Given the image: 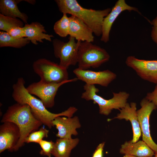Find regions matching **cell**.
Listing matches in <instances>:
<instances>
[{
	"instance_id": "cell-1",
	"label": "cell",
	"mask_w": 157,
	"mask_h": 157,
	"mask_svg": "<svg viewBox=\"0 0 157 157\" xmlns=\"http://www.w3.org/2000/svg\"><path fill=\"white\" fill-rule=\"evenodd\" d=\"M25 83L23 78L17 79L16 82L13 85V98L17 103L28 105L35 117L49 129L54 126L52 122L56 117L62 116L72 117L77 111V109L76 107L71 106L60 113H54L50 112L47 109L40 99L28 92L25 87Z\"/></svg>"
},
{
	"instance_id": "cell-2",
	"label": "cell",
	"mask_w": 157,
	"mask_h": 157,
	"mask_svg": "<svg viewBox=\"0 0 157 157\" xmlns=\"http://www.w3.org/2000/svg\"><path fill=\"white\" fill-rule=\"evenodd\" d=\"M7 122L15 124L20 131V136L14 148L15 151L24 145L26 138L31 133L37 130L42 124L33 114L28 105L17 103L8 107L3 114L1 122Z\"/></svg>"
},
{
	"instance_id": "cell-3",
	"label": "cell",
	"mask_w": 157,
	"mask_h": 157,
	"mask_svg": "<svg viewBox=\"0 0 157 157\" xmlns=\"http://www.w3.org/2000/svg\"><path fill=\"white\" fill-rule=\"evenodd\" d=\"M55 1L61 13L76 17L86 24L96 36L101 35L104 19L111 11V8L102 10L85 8L76 0H56Z\"/></svg>"
},
{
	"instance_id": "cell-4",
	"label": "cell",
	"mask_w": 157,
	"mask_h": 157,
	"mask_svg": "<svg viewBox=\"0 0 157 157\" xmlns=\"http://www.w3.org/2000/svg\"><path fill=\"white\" fill-rule=\"evenodd\" d=\"M83 88L85 91L82 94L81 98L87 101L92 100L94 104H97L99 106V113L105 115H108L113 109L120 110V108H124L130 95L125 91L117 93L113 92V97L107 99L97 94L99 90L94 85L85 84Z\"/></svg>"
},
{
	"instance_id": "cell-5",
	"label": "cell",
	"mask_w": 157,
	"mask_h": 157,
	"mask_svg": "<svg viewBox=\"0 0 157 157\" xmlns=\"http://www.w3.org/2000/svg\"><path fill=\"white\" fill-rule=\"evenodd\" d=\"M92 43H80L77 58L79 69L87 70L90 67L98 68L110 59V55L106 50Z\"/></svg>"
},
{
	"instance_id": "cell-6",
	"label": "cell",
	"mask_w": 157,
	"mask_h": 157,
	"mask_svg": "<svg viewBox=\"0 0 157 157\" xmlns=\"http://www.w3.org/2000/svg\"><path fill=\"white\" fill-rule=\"evenodd\" d=\"M33 68L40 77V81L44 83H59L69 79L67 69L45 58H40L35 61Z\"/></svg>"
},
{
	"instance_id": "cell-7",
	"label": "cell",
	"mask_w": 157,
	"mask_h": 157,
	"mask_svg": "<svg viewBox=\"0 0 157 157\" xmlns=\"http://www.w3.org/2000/svg\"><path fill=\"white\" fill-rule=\"evenodd\" d=\"M75 40L70 36L67 42L57 38L52 41L54 56L60 59V65L67 69L70 65L77 63V54L81 41L76 42Z\"/></svg>"
},
{
	"instance_id": "cell-8",
	"label": "cell",
	"mask_w": 157,
	"mask_h": 157,
	"mask_svg": "<svg viewBox=\"0 0 157 157\" xmlns=\"http://www.w3.org/2000/svg\"><path fill=\"white\" fill-rule=\"evenodd\" d=\"M78 80L75 78L59 83H47L40 81L34 82L26 88L31 95L38 97L47 108H51L55 104V98L60 87L66 83L74 82Z\"/></svg>"
},
{
	"instance_id": "cell-9",
	"label": "cell",
	"mask_w": 157,
	"mask_h": 157,
	"mask_svg": "<svg viewBox=\"0 0 157 157\" xmlns=\"http://www.w3.org/2000/svg\"><path fill=\"white\" fill-rule=\"evenodd\" d=\"M140 104L141 108L137 110V114L142 140L156 153L157 152V144L153 140L150 135L149 119L151 113L157 107L145 97L142 99Z\"/></svg>"
},
{
	"instance_id": "cell-10",
	"label": "cell",
	"mask_w": 157,
	"mask_h": 157,
	"mask_svg": "<svg viewBox=\"0 0 157 157\" xmlns=\"http://www.w3.org/2000/svg\"><path fill=\"white\" fill-rule=\"evenodd\" d=\"M125 63L141 78L157 85V60L140 59L129 56L126 58Z\"/></svg>"
},
{
	"instance_id": "cell-11",
	"label": "cell",
	"mask_w": 157,
	"mask_h": 157,
	"mask_svg": "<svg viewBox=\"0 0 157 157\" xmlns=\"http://www.w3.org/2000/svg\"><path fill=\"white\" fill-rule=\"evenodd\" d=\"M78 80L88 85L98 84L107 87L117 77L116 74L107 69L103 71H94L76 68L73 71Z\"/></svg>"
},
{
	"instance_id": "cell-12",
	"label": "cell",
	"mask_w": 157,
	"mask_h": 157,
	"mask_svg": "<svg viewBox=\"0 0 157 157\" xmlns=\"http://www.w3.org/2000/svg\"><path fill=\"white\" fill-rule=\"evenodd\" d=\"M133 11L141 15L138 9L128 5L125 0H118L111 8L109 14L104 19L101 40L105 43L109 40V35L112 26L119 15L123 11Z\"/></svg>"
},
{
	"instance_id": "cell-13",
	"label": "cell",
	"mask_w": 157,
	"mask_h": 157,
	"mask_svg": "<svg viewBox=\"0 0 157 157\" xmlns=\"http://www.w3.org/2000/svg\"><path fill=\"white\" fill-rule=\"evenodd\" d=\"M20 136L18 126L13 122H7L0 126V153L8 150L14 151Z\"/></svg>"
},
{
	"instance_id": "cell-14",
	"label": "cell",
	"mask_w": 157,
	"mask_h": 157,
	"mask_svg": "<svg viewBox=\"0 0 157 157\" xmlns=\"http://www.w3.org/2000/svg\"><path fill=\"white\" fill-rule=\"evenodd\" d=\"M52 124L58 130L56 137L60 138H72V135H78L76 129L81 127L78 118L76 116L73 117L58 116L53 121Z\"/></svg>"
},
{
	"instance_id": "cell-15",
	"label": "cell",
	"mask_w": 157,
	"mask_h": 157,
	"mask_svg": "<svg viewBox=\"0 0 157 157\" xmlns=\"http://www.w3.org/2000/svg\"><path fill=\"white\" fill-rule=\"evenodd\" d=\"M69 19V34L77 41L92 42L94 37L92 30L83 21L71 15Z\"/></svg>"
},
{
	"instance_id": "cell-16",
	"label": "cell",
	"mask_w": 157,
	"mask_h": 157,
	"mask_svg": "<svg viewBox=\"0 0 157 157\" xmlns=\"http://www.w3.org/2000/svg\"><path fill=\"white\" fill-rule=\"evenodd\" d=\"M119 110L120 113L117 114L116 117L112 119H109L108 121L114 119L129 120L132 124L133 132V138L131 141L133 143L137 142L141 135V131L137 114L136 103L132 102L129 104L127 103L125 106Z\"/></svg>"
},
{
	"instance_id": "cell-17",
	"label": "cell",
	"mask_w": 157,
	"mask_h": 157,
	"mask_svg": "<svg viewBox=\"0 0 157 157\" xmlns=\"http://www.w3.org/2000/svg\"><path fill=\"white\" fill-rule=\"evenodd\" d=\"M26 38H27L33 44L37 45L38 42H43V40L51 41V35L45 33L46 31L44 26L38 22L26 24L23 27Z\"/></svg>"
},
{
	"instance_id": "cell-18",
	"label": "cell",
	"mask_w": 157,
	"mask_h": 157,
	"mask_svg": "<svg viewBox=\"0 0 157 157\" xmlns=\"http://www.w3.org/2000/svg\"><path fill=\"white\" fill-rule=\"evenodd\" d=\"M121 154L138 157H152L154 152L143 141L133 143L131 140L125 142L120 149Z\"/></svg>"
},
{
	"instance_id": "cell-19",
	"label": "cell",
	"mask_w": 157,
	"mask_h": 157,
	"mask_svg": "<svg viewBox=\"0 0 157 157\" xmlns=\"http://www.w3.org/2000/svg\"><path fill=\"white\" fill-rule=\"evenodd\" d=\"M79 142L78 138L57 139L54 143L52 155L55 157H69L72 150Z\"/></svg>"
},
{
	"instance_id": "cell-20",
	"label": "cell",
	"mask_w": 157,
	"mask_h": 157,
	"mask_svg": "<svg viewBox=\"0 0 157 157\" xmlns=\"http://www.w3.org/2000/svg\"><path fill=\"white\" fill-rule=\"evenodd\" d=\"M21 0H1L0 12L1 14L13 18H19L24 23L27 24L28 17L26 15L19 10L17 4Z\"/></svg>"
},
{
	"instance_id": "cell-21",
	"label": "cell",
	"mask_w": 157,
	"mask_h": 157,
	"mask_svg": "<svg viewBox=\"0 0 157 157\" xmlns=\"http://www.w3.org/2000/svg\"><path fill=\"white\" fill-rule=\"evenodd\" d=\"M30 42L27 38L17 39L11 36L6 32H0V47H11L15 48H22Z\"/></svg>"
},
{
	"instance_id": "cell-22",
	"label": "cell",
	"mask_w": 157,
	"mask_h": 157,
	"mask_svg": "<svg viewBox=\"0 0 157 157\" xmlns=\"http://www.w3.org/2000/svg\"><path fill=\"white\" fill-rule=\"evenodd\" d=\"M69 19L66 14H63L62 17L56 22L53 26L55 32L62 37H65L69 34Z\"/></svg>"
},
{
	"instance_id": "cell-23",
	"label": "cell",
	"mask_w": 157,
	"mask_h": 157,
	"mask_svg": "<svg viewBox=\"0 0 157 157\" xmlns=\"http://www.w3.org/2000/svg\"><path fill=\"white\" fill-rule=\"evenodd\" d=\"M24 22L17 18L4 15L0 13V30L7 32L10 29L16 27H24Z\"/></svg>"
},
{
	"instance_id": "cell-24",
	"label": "cell",
	"mask_w": 157,
	"mask_h": 157,
	"mask_svg": "<svg viewBox=\"0 0 157 157\" xmlns=\"http://www.w3.org/2000/svg\"><path fill=\"white\" fill-rule=\"evenodd\" d=\"M49 133L48 130L41 127L39 130L31 133L26 138L25 143L34 142L38 144L43 138H47Z\"/></svg>"
},
{
	"instance_id": "cell-25",
	"label": "cell",
	"mask_w": 157,
	"mask_h": 157,
	"mask_svg": "<svg viewBox=\"0 0 157 157\" xmlns=\"http://www.w3.org/2000/svg\"><path fill=\"white\" fill-rule=\"evenodd\" d=\"M55 142L51 141L42 140L38 143L42 149L40 154L43 156L51 157Z\"/></svg>"
},
{
	"instance_id": "cell-26",
	"label": "cell",
	"mask_w": 157,
	"mask_h": 157,
	"mask_svg": "<svg viewBox=\"0 0 157 157\" xmlns=\"http://www.w3.org/2000/svg\"><path fill=\"white\" fill-rule=\"evenodd\" d=\"M7 32L12 37L17 39L25 37L23 27H16L8 30Z\"/></svg>"
},
{
	"instance_id": "cell-27",
	"label": "cell",
	"mask_w": 157,
	"mask_h": 157,
	"mask_svg": "<svg viewBox=\"0 0 157 157\" xmlns=\"http://www.w3.org/2000/svg\"><path fill=\"white\" fill-rule=\"evenodd\" d=\"M153 26L151 32V37L153 41L157 45V16L151 22Z\"/></svg>"
},
{
	"instance_id": "cell-28",
	"label": "cell",
	"mask_w": 157,
	"mask_h": 157,
	"mask_svg": "<svg viewBox=\"0 0 157 157\" xmlns=\"http://www.w3.org/2000/svg\"><path fill=\"white\" fill-rule=\"evenodd\" d=\"M145 98L152 102L157 107V85L152 92L147 93Z\"/></svg>"
},
{
	"instance_id": "cell-29",
	"label": "cell",
	"mask_w": 157,
	"mask_h": 157,
	"mask_svg": "<svg viewBox=\"0 0 157 157\" xmlns=\"http://www.w3.org/2000/svg\"><path fill=\"white\" fill-rule=\"evenodd\" d=\"M105 142L100 144L94 152L92 157H103V149Z\"/></svg>"
},
{
	"instance_id": "cell-30",
	"label": "cell",
	"mask_w": 157,
	"mask_h": 157,
	"mask_svg": "<svg viewBox=\"0 0 157 157\" xmlns=\"http://www.w3.org/2000/svg\"><path fill=\"white\" fill-rule=\"evenodd\" d=\"M124 157H130L128 155L125 154L124 156Z\"/></svg>"
},
{
	"instance_id": "cell-31",
	"label": "cell",
	"mask_w": 157,
	"mask_h": 157,
	"mask_svg": "<svg viewBox=\"0 0 157 157\" xmlns=\"http://www.w3.org/2000/svg\"><path fill=\"white\" fill-rule=\"evenodd\" d=\"M129 155L130 157H137L135 156H133L131 155Z\"/></svg>"
},
{
	"instance_id": "cell-32",
	"label": "cell",
	"mask_w": 157,
	"mask_h": 157,
	"mask_svg": "<svg viewBox=\"0 0 157 157\" xmlns=\"http://www.w3.org/2000/svg\"><path fill=\"white\" fill-rule=\"evenodd\" d=\"M154 157H157V152L155 153L154 156Z\"/></svg>"
}]
</instances>
